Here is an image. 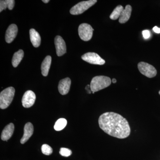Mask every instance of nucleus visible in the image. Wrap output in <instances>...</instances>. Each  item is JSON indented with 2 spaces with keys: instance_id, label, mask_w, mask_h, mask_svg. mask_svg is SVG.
Here are the masks:
<instances>
[{
  "instance_id": "f257e3e1",
  "label": "nucleus",
  "mask_w": 160,
  "mask_h": 160,
  "mask_svg": "<svg viewBox=\"0 0 160 160\" xmlns=\"http://www.w3.org/2000/svg\"><path fill=\"white\" fill-rule=\"evenodd\" d=\"M100 128L109 135L119 139L128 137L130 128L128 121L121 115L114 112H106L98 119Z\"/></svg>"
},
{
  "instance_id": "f03ea898",
  "label": "nucleus",
  "mask_w": 160,
  "mask_h": 160,
  "mask_svg": "<svg viewBox=\"0 0 160 160\" xmlns=\"http://www.w3.org/2000/svg\"><path fill=\"white\" fill-rule=\"evenodd\" d=\"M110 78L104 76H98L93 78L90 83V88L92 92H96L107 88L111 85Z\"/></svg>"
},
{
  "instance_id": "7ed1b4c3",
  "label": "nucleus",
  "mask_w": 160,
  "mask_h": 160,
  "mask_svg": "<svg viewBox=\"0 0 160 160\" xmlns=\"http://www.w3.org/2000/svg\"><path fill=\"white\" fill-rule=\"evenodd\" d=\"M14 88L9 87L3 90L0 93V108L6 109L11 104L15 94Z\"/></svg>"
},
{
  "instance_id": "20e7f679",
  "label": "nucleus",
  "mask_w": 160,
  "mask_h": 160,
  "mask_svg": "<svg viewBox=\"0 0 160 160\" xmlns=\"http://www.w3.org/2000/svg\"><path fill=\"white\" fill-rule=\"evenodd\" d=\"M97 2V0H89L80 2L71 8L70 10V13L72 15L82 14L93 6Z\"/></svg>"
},
{
  "instance_id": "39448f33",
  "label": "nucleus",
  "mask_w": 160,
  "mask_h": 160,
  "mask_svg": "<svg viewBox=\"0 0 160 160\" xmlns=\"http://www.w3.org/2000/svg\"><path fill=\"white\" fill-rule=\"evenodd\" d=\"M94 29L87 23H82L79 26L78 34L80 38L83 41H89L92 38Z\"/></svg>"
},
{
  "instance_id": "423d86ee",
  "label": "nucleus",
  "mask_w": 160,
  "mask_h": 160,
  "mask_svg": "<svg viewBox=\"0 0 160 160\" xmlns=\"http://www.w3.org/2000/svg\"><path fill=\"white\" fill-rule=\"evenodd\" d=\"M138 66L140 72L146 77L152 78L156 76L157 73L156 69L150 64L144 62H140Z\"/></svg>"
},
{
  "instance_id": "0eeeda50",
  "label": "nucleus",
  "mask_w": 160,
  "mask_h": 160,
  "mask_svg": "<svg viewBox=\"0 0 160 160\" xmlns=\"http://www.w3.org/2000/svg\"><path fill=\"white\" fill-rule=\"evenodd\" d=\"M82 59L88 63L94 65H103L106 62L105 60L95 52H89L85 53L82 56Z\"/></svg>"
},
{
  "instance_id": "6e6552de",
  "label": "nucleus",
  "mask_w": 160,
  "mask_h": 160,
  "mask_svg": "<svg viewBox=\"0 0 160 160\" xmlns=\"http://www.w3.org/2000/svg\"><path fill=\"white\" fill-rule=\"evenodd\" d=\"M36 100V95L33 91L28 90L23 95L22 104L25 108H30L34 105Z\"/></svg>"
},
{
  "instance_id": "1a4fd4ad",
  "label": "nucleus",
  "mask_w": 160,
  "mask_h": 160,
  "mask_svg": "<svg viewBox=\"0 0 160 160\" xmlns=\"http://www.w3.org/2000/svg\"><path fill=\"white\" fill-rule=\"evenodd\" d=\"M54 43L58 56H62L66 53V44L62 38L60 36H57L55 38Z\"/></svg>"
},
{
  "instance_id": "9d476101",
  "label": "nucleus",
  "mask_w": 160,
  "mask_h": 160,
  "mask_svg": "<svg viewBox=\"0 0 160 160\" xmlns=\"http://www.w3.org/2000/svg\"><path fill=\"white\" fill-rule=\"evenodd\" d=\"M18 28L15 24H11L6 30L5 39L6 42L11 43L17 35Z\"/></svg>"
},
{
  "instance_id": "9b49d317",
  "label": "nucleus",
  "mask_w": 160,
  "mask_h": 160,
  "mask_svg": "<svg viewBox=\"0 0 160 160\" xmlns=\"http://www.w3.org/2000/svg\"><path fill=\"white\" fill-rule=\"evenodd\" d=\"M71 83V80L69 78L61 80L58 86V89L60 93L62 95L67 94L70 89Z\"/></svg>"
},
{
  "instance_id": "f8f14e48",
  "label": "nucleus",
  "mask_w": 160,
  "mask_h": 160,
  "mask_svg": "<svg viewBox=\"0 0 160 160\" xmlns=\"http://www.w3.org/2000/svg\"><path fill=\"white\" fill-rule=\"evenodd\" d=\"M33 126L31 123L28 122L25 125L24 129V134L21 139V144L27 142L33 134Z\"/></svg>"
},
{
  "instance_id": "ddd939ff",
  "label": "nucleus",
  "mask_w": 160,
  "mask_h": 160,
  "mask_svg": "<svg viewBox=\"0 0 160 160\" xmlns=\"http://www.w3.org/2000/svg\"><path fill=\"white\" fill-rule=\"evenodd\" d=\"M14 130V126L12 123H10L7 125L3 129L1 139L4 141H7L9 139L13 134Z\"/></svg>"
},
{
  "instance_id": "4468645a",
  "label": "nucleus",
  "mask_w": 160,
  "mask_h": 160,
  "mask_svg": "<svg viewBox=\"0 0 160 160\" xmlns=\"http://www.w3.org/2000/svg\"><path fill=\"white\" fill-rule=\"evenodd\" d=\"M30 39L32 46L37 48L41 44V38L40 34L35 29H31L29 30Z\"/></svg>"
},
{
  "instance_id": "2eb2a0df",
  "label": "nucleus",
  "mask_w": 160,
  "mask_h": 160,
  "mask_svg": "<svg viewBox=\"0 0 160 160\" xmlns=\"http://www.w3.org/2000/svg\"><path fill=\"white\" fill-rule=\"evenodd\" d=\"M132 8L130 5H127L126 8L122 12L119 19V22L121 24H124L128 22L131 16Z\"/></svg>"
},
{
  "instance_id": "dca6fc26",
  "label": "nucleus",
  "mask_w": 160,
  "mask_h": 160,
  "mask_svg": "<svg viewBox=\"0 0 160 160\" xmlns=\"http://www.w3.org/2000/svg\"><path fill=\"white\" fill-rule=\"evenodd\" d=\"M52 58L50 56H47L44 59L41 66L42 73L43 76L46 77L49 73L51 64Z\"/></svg>"
},
{
  "instance_id": "f3484780",
  "label": "nucleus",
  "mask_w": 160,
  "mask_h": 160,
  "mask_svg": "<svg viewBox=\"0 0 160 160\" xmlns=\"http://www.w3.org/2000/svg\"><path fill=\"white\" fill-rule=\"evenodd\" d=\"M24 57V52L22 49H20L18 52H15L12 57V66L14 67H17L21 62V61Z\"/></svg>"
},
{
  "instance_id": "a211bd4d",
  "label": "nucleus",
  "mask_w": 160,
  "mask_h": 160,
  "mask_svg": "<svg viewBox=\"0 0 160 160\" xmlns=\"http://www.w3.org/2000/svg\"><path fill=\"white\" fill-rule=\"evenodd\" d=\"M67 121L65 118H60L56 122L54 126L55 130L59 131L62 130L67 125Z\"/></svg>"
},
{
  "instance_id": "6ab92c4d",
  "label": "nucleus",
  "mask_w": 160,
  "mask_h": 160,
  "mask_svg": "<svg viewBox=\"0 0 160 160\" xmlns=\"http://www.w3.org/2000/svg\"><path fill=\"white\" fill-rule=\"evenodd\" d=\"M123 10H124V8L121 5L118 6L112 12L110 17H109L110 18L113 20L118 19V18H120L121 13Z\"/></svg>"
},
{
  "instance_id": "aec40b11",
  "label": "nucleus",
  "mask_w": 160,
  "mask_h": 160,
  "mask_svg": "<svg viewBox=\"0 0 160 160\" xmlns=\"http://www.w3.org/2000/svg\"><path fill=\"white\" fill-rule=\"evenodd\" d=\"M42 151L43 154L50 155L52 152V148L47 144H44L42 146Z\"/></svg>"
},
{
  "instance_id": "412c9836",
  "label": "nucleus",
  "mask_w": 160,
  "mask_h": 160,
  "mask_svg": "<svg viewBox=\"0 0 160 160\" xmlns=\"http://www.w3.org/2000/svg\"><path fill=\"white\" fill-rule=\"evenodd\" d=\"M59 153L62 156L68 157L71 155L72 152L70 149H68V148H61L60 149Z\"/></svg>"
},
{
  "instance_id": "4be33fe9",
  "label": "nucleus",
  "mask_w": 160,
  "mask_h": 160,
  "mask_svg": "<svg viewBox=\"0 0 160 160\" xmlns=\"http://www.w3.org/2000/svg\"><path fill=\"white\" fill-rule=\"evenodd\" d=\"M6 2L7 3V8L9 10H12L14 7L15 1L14 0H6Z\"/></svg>"
},
{
  "instance_id": "5701e85b",
  "label": "nucleus",
  "mask_w": 160,
  "mask_h": 160,
  "mask_svg": "<svg viewBox=\"0 0 160 160\" xmlns=\"http://www.w3.org/2000/svg\"><path fill=\"white\" fill-rule=\"evenodd\" d=\"M7 8V3L6 1H0V12H2L4 9H6Z\"/></svg>"
},
{
  "instance_id": "b1692460",
  "label": "nucleus",
  "mask_w": 160,
  "mask_h": 160,
  "mask_svg": "<svg viewBox=\"0 0 160 160\" xmlns=\"http://www.w3.org/2000/svg\"><path fill=\"white\" fill-rule=\"evenodd\" d=\"M143 37L145 39H148L150 36V32L148 30H143L142 32Z\"/></svg>"
},
{
  "instance_id": "393cba45",
  "label": "nucleus",
  "mask_w": 160,
  "mask_h": 160,
  "mask_svg": "<svg viewBox=\"0 0 160 160\" xmlns=\"http://www.w3.org/2000/svg\"><path fill=\"white\" fill-rule=\"evenodd\" d=\"M153 31L156 33H160V28H158L157 26H154L153 28Z\"/></svg>"
},
{
  "instance_id": "a878e982",
  "label": "nucleus",
  "mask_w": 160,
  "mask_h": 160,
  "mask_svg": "<svg viewBox=\"0 0 160 160\" xmlns=\"http://www.w3.org/2000/svg\"><path fill=\"white\" fill-rule=\"evenodd\" d=\"M89 89H91V88H90V85H87V86H86V89L87 90V92H88V93L90 94V93H91V92H92L91 90H89Z\"/></svg>"
},
{
  "instance_id": "bb28decb",
  "label": "nucleus",
  "mask_w": 160,
  "mask_h": 160,
  "mask_svg": "<svg viewBox=\"0 0 160 160\" xmlns=\"http://www.w3.org/2000/svg\"><path fill=\"white\" fill-rule=\"evenodd\" d=\"M42 1L45 3H48L49 2V0H42Z\"/></svg>"
},
{
  "instance_id": "cd10ccee",
  "label": "nucleus",
  "mask_w": 160,
  "mask_h": 160,
  "mask_svg": "<svg viewBox=\"0 0 160 160\" xmlns=\"http://www.w3.org/2000/svg\"><path fill=\"white\" fill-rule=\"evenodd\" d=\"M112 82L113 83H116L117 82V80L116 79H115V78L112 79Z\"/></svg>"
},
{
  "instance_id": "c85d7f7f",
  "label": "nucleus",
  "mask_w": 160,
  "mask_h": 160,
  "mask_svg": "<svg viewBox=\"0 0 160 160\" xmlns=\"http://www.w3.org/2000/svg\"><path fill=\"white\" fill-rule=\"evenodd\" d=\"M159 94L160 95V91H159Z\"/></svg>"
}]
</instances>
